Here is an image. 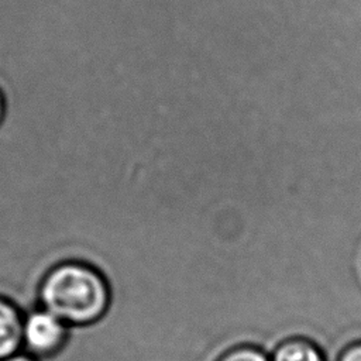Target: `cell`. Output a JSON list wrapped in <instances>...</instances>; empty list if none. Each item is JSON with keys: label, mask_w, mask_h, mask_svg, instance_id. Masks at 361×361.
Here are the masks:
<instances>
[{"label": "cell", "mask_w": 361, "mask_h": 361, "mask_svg": "<svg viewBox=\"0 0 361 361\" xmlns=\"http://www.w3.org/2000/svg\"><path fill=\"white\" fill-rule=\"evenodd\" d=\"M24 319L18 309L0 298V361L17 353L23 343Z\"/></svg>", "instance_id": "obj_3"}, {"label": "cell", "mask_w": 361, "mask_h": 361, "mask_svg": "<svg viewBox=\"0 0 361 361\" xmlns=\"http://www.w3.org/2000/svg\"><path fill=\"white\" fill-rule=\"evenodd\" d=\"M214 361H271V353L261 345L240 344L221 351Z\"/></svg>", "instance_id": "obj_5"}, {"label": "cell", "mask_w": 361, "mask_h": 361, "mask_svg": "<svg viewBox=\"0 0 361 361\" xmlns=\"http://www.w3.org/2000/svg\"><path fill=\"white\" fill-rule=\"evenodd\" d=\"M39 299L44 309L63 323L89 324L106 313L110 293L97 269L85 262L66 261L45 274Z\"/></svg>", "instance_id": "obj_1"}, {"label": "cell", "mask_w": 361, "mask_h": 361, "mask_svg": "<svg viewBox=\"0 0 361 361\" xmlns=\"http://www.w3.org/2000/svg\"><path fill=\"white\" fill-rule=\"evenodd\" d=\"M338 361H361V341H354L347 345L341 351Z\"/></svg>", "instance_id": "obj_6"}, {"label": "cell", "mask_w": 361, "mask_h": 361, "mask_svg": "<svg viewBox=\"0 0 361 361\" xmlns=\"http://www.w3.org/2000/svg\"><path fill=\"white\" fill-rule=\"evenodd\" d=\"M1 361H35L34 358H31L30 355H25V354H14L6 360H1Z\"/></svg>", "instance_id": "obj_7"}, {"label": "cell", "mask_w": 361, "mask_h": 361, "mask_svg": "<svg viewBox=\"0 0 361 361\" xmlns=\"http://www.w3.org/2000/svg\"><path fill=\"white\" fill-rule=\"evenodd\" d=\"M66 334L65 323L45 309L34 310L24 319L23 341L32 354H54L63 345Z\"/></svg>", "instance_id": "obj_2"}, {"label": "cell", "mask_w": 361, "mask_h": 361, "mask_svg": "<svg viewBox=\"0 0 361 361\" xmlns=\"http://www.w3.org/2000/svg\"><path fill=\"white\" fill-rule=\"evenodd\" d=\"M271 361H327L319 344L306 337H290L271 351Z\"/></svg>", "instance_id": "obj_4"}, {"label": "cell", "mask_w": 361, "mask_h": 361, "mask_svg": "<svg viewBox=\"0 0 361 361\" xmlns=\"http://www.w3.org/2000/svg\"><path fill=\"white\" fill-rule=\"evenodd\" d=\"M4 116H6V99H4L3 92L0 90V126L4 120Z\"/></svg>", "instance_id": "obj_8"}]
</instances>
